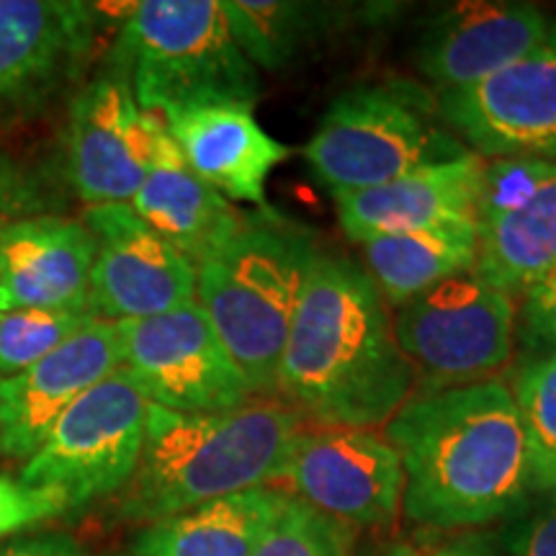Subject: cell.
Here are the masks:
<instances>
[{"instance_id":"obj_1","label":"cell","mask_w":556,"mask_h":556,"mask_svg":"<svg viewBox=\"0 0 556 556\" xmlns=\"http://www.w3.org/2000/svg\"><path fill=\"white\" fill-rule=\"evenodd\" d=\"M384 438L405 471L402 510L417 526L503 523L533 497L526 430L505 381L415 394Z\"/></svg>"},{"instance_id":"obj_2","label":"cell","mask_w":556,"mask_h":556,"mask_svg":"<svg viewBox=\"0 0 556 556\" xmlns=\"http://www.w3.org/2000/svg\"><path fill=\"white\" fill-rule=\"evenodd\" d=\"M413 387L389 307L364 266L317 253L291 319L276 392L319 428L371 430L389 422Z\"/></svg>"},{"instance_id":"obj_3","label":"cell","mask_w":556,"mask_h":556,"mask_svg":"<svg viewBox=\"0 0 556 556\" xmlns=\"http://www.w3.org/2000/svg\"><path fill=\"white\" fill-rule=\"evenodd\" d=\"M302 415L261 400L227 413H173L150 405L135 475L116 495L131 523H157L214 500L281 482Z\"/></svg>"},{"instance_id":"obj_4","label":"cell","mask_w":556,"mask_h":556,"mask_svg":"<svg viewBox=\"0 0 556 556\" xmlns=\"http://www.w3.org/2000/svg\"><path fill=\"white\" fill-rule=\"evenodd\" d=\"M315 235L270 208L197 266V302L253 394L276 392L278 364L312 263Z\"/></svg>"},{"instance_id":"obj_5","label":"cell","mask_w":556,"mask_h":556,"mask_svg":"<svg viewBox=\"0 0 556 556\" xmlns=\"http://www.w3.org/2000/svg\"><path fill=\"white\" fill-rule=\"evenodd\" d=\"M106 70L157 116L206 103L253 106L261 93L258 67L235 41L219 0L131 3Z\"/></svg>"},{"instance_id":"obj_6","label":"cell","mask_w":556,"mask_h":556,"mask_svg":"<svg viewBox=\"0 0 556 556\" xmlns=\"http://www.w3.org/2000/svg\"><path fill=\"white\" fill-rule=\"evenodd\" d=\"M467 155L438 101L413 80L368 83L340 93L304 148L312 176L332 199Z\"/></svg>"},{"instance_id":"obj_7","label":"cell","mask_w":556,"mask_h":556,"mask_svg":"<svg viewBox=\"0 0 556 556\" xmlns=\"http://www.w3.org/2000/svg\"><path fill=\"white\" fill-rule=\"evenodd\" d=\"M392 328L420 394L482 384L516 351V296L467 270L402 304Z\"/></svg>"},{"instance_id":"obj_8","label":"cell","mask_w":556,"mask_h":556,"mask_svg":"<svg viewBox=\"0 0 556 556\" xmlns=\"http://www.w3.org/2000/svg\"><path fill=\"white\" fill-rule=\"evenodd\" d=\"M148 407L144 394L119 368L60 415L18 479L58 492L67 513L119 495L142 454Z\"/></svg>"},{"instance_id":"obj_9","label":"cell","mask_w":556,"mask_h":556,"mask_svg":"<svg viewBox=\"0 0 556 556\" xmlns=\"http://www.w3.org/2000/svg\"><path fill=\"white\" fill-rule=\"evenodd\" d=\"M122 368L150 405L173 413H227L253 400L199 302L165 315L116 323Z\"/></svg>"},{"instance_id":"obj_10","label":"cell","mask_w":556,"mask_h":556,"mask_svg":"<svg viewBox=\"0 0 556 556\" xmlns=\"http://www.w3.org/2000/svg\"><path fill=\"white\" fill-rule=\"evenodd\" d=\"M165 122L139 109L122 75L103 70L67 109L65 180L88 206L129 204L155 160Z\"/></svg>"},{"instance_id":"obj_11","label":"cell","mask_w":556,"mask_h":556,"mask_svg":"<svg viewBox=\"0 0 556 556\" xmlns=\"http://www.w3.org/2000/svg\"><path fill=\"white\" fill-rule=\"evenodd\" d=\"M479 274L520 294L556 263V163L503 157L484 163L477 199Z\"/></svg>"},{"instance_id":"obj_12","label":"cell","mask_w":556,"mask_h":556,"mask_svg":"<svg viewBox=\"0 0 556 556\" xmlns=\"http://www.w3.org/2000/svg\"><path fill=\"white\" fill-rule=\"evenodd\" d=\"M435 101L471 155L556 163V24L528 58Z\"/></svg>"},{"instance_id":"obj_13","label":"cell","mask_w":556,"mask_h":556,"mask_svg":"<svg viewBox=\"0 0 556 556\" xmlns=\"http://www.w3.org/2000/svg\"><path fill=\"white\" fill-rule=\"evenodd\" d=\"M101 5L0 0V124L37 114L86 73Z\"/></svg>"},{"instance_id":"obj_14","label":"cell","mask_w":556,"mask_h":556,"mask_svg":"<svg viewBox=\"0 0 556 556\" xmlns=\"http://www.w3.org/2000/svg\"><path fill=\"white\" fill-rule=\"evenodd\" d=\"M281 479L299 503L348 528L389 526L402 510L405 471L400 454L374 430H302Z\"/></svg>"},{"instance_id":"obj_15","label":"cell","mask_w":556,"mask_h":556,"mask_svg":"<svg viewBox=\"0 0 556 556\" xmlns=\"http://www.w3.org/2000/svg\"><path fill=\"white\" fill-rule=\"evenodd\" d=\"M96 240L90 309L106 323L165 315L197 302V266L144 225L129 204L88 206Z\"/></svg>"},{"instance_id":"obj_16","label":"cell","mask_w":556,"mask_h":556,"mask_svg":"<svg viewBox=\"0 0 556 556\" xmlns=\"http://www.w3.org/2000/svg\"><path fill=\"white\" fill-rule=\"evenodd\" d=\"M554 24L528 3H454L422 26L415 65L435 93L469 88L528 58L548 39Z\"/></svg>"},{"instance_id":"obj_17","label":"cell","mask_w":556,"mask_h":556,"mask_svg":"<svg viewBox=\"0 0 556 556\" xmlns=\"http://www.w3.org/2000/svg\"><path fill=\"white\" fill-rule=\"evenodd\" d=\"M119 368V330L93 319L47 358L0 381V456L26 462L60 415Z\"/></svg>"},{"instance_id":"obj_18","label":"cell","mask_w":556,"mask_h":556,"mask_svg":"<svg viewBox=\"0 0 556 556\" xmlns=\"http://www.w3.org/2000/svg\"><path fill=\"white\" fill-rule=\"evenodd\" d=\"M93 258L96 240L83 219L13 222L0 229V312L90 309Z\"/></svg>"},{"instance_id":"obj_19","label":"cell","mask_w":556,"mask_h":556,"mask_svg":"<svg viewBox=\"0 0 556 556\" xmlns=\"http://www.w3.org/2000/svg\"><path fill=\"white\" fill-rule=\"evenodd\" d=\"M165 129L186 165L229 201L266 206V180L291 155L245 103H206L170 111Z\"/></svg>"},{"instance_id":"obj_20","label":"cell","mask_w":556,"mask_h":556,"mask_svg":"<svg viewBox=\"0 0 556 556\" xmlns=\"http://www.w3.org/2000/svg\"><path fill=\"white\" fill-rule=\"evenodd\" d=\"M482 157L467 155L336 199L338 222L353 242L443 225L475 222Z\"/></svg>"},{"instance_id":"obj_21","label":"cell","mask_w":556,"mask_h":556,"mask_svg":"<svg viewBox=\"0 0 556 556\" xmlns=\"http://www.w3.org/2000/svg\"><path fill=\"white\" fill-rule=\"evenodd\" d=\"M129 206L193 266L217 255L245 225V214L186 165L165 127L148 178Z\"/></svg>"},{"instance_id":"obj_22","label":"cell","mask_w":556,"mask_h":556,"mask_svg":"<svg viewBox=\"0 0 556 556\" xmlns=\"http://www.w3.org/2000/svg\"><path fill=\"white\" fill-rule=\"evenodd\" d=\"M287 492L258 486L144 526L135 556H253L274 523Z\"/></svg>"},{"instance_id":"obj_23","label":"cell","mask_w":556,"mask_h":556,"mask_svg":"<svg viewBox=\"0 0 556 556\" xmlns=\"http://www.w3.org/2000/svg\"><path fill=\"white\" fill-rule=\"evenodd\" d=\"M475 261V222H443L364 242V270L387 307L394 309L441 281L467 274Z\"/></svg>"},{"instance_id":"obj_24","label":"cell","mask_w":556,"mask_h":556,"mask_svg":"<svg viewBox=\"0 0 556 556\" xmlns=\"http://www.w3.org/2000/svg\"><path fill=\"white\" fill-rule=\"evenodd\" d=\"M242 54L263 70H283L336 29L340 9L299 0H219Z\"/></svg>"},{"instance_id":"obj_25","label":"cell","mask_w":556,"mask_h":556,"mask_svg":"<svg viewBox=\"0 0 556 556\" xmlns=\"http://www.w3.org/2000/svg\"><path fill=\"white\" fill-rule=\"evenodd\" d=\"M507 387L526 430L533 495L552 492L556 490V356L523 361Z\"/></svg>"},{"instance_id":"obj_26","label":"cell","mask_w":556,"mask_h":556,"mask_svg":"<svg viewBox=\"0 0 556 556\" xmlns=\"http://www.w3.org/2000/svg\"><path fill=\"white\" fill-rule=\"evenodd\" d=\"M93 319L90 309L0 312V379L16 377L78 336Z\"/></svg>"},{"instance_id":"obj_27","label":"cell","mask_w":556,"mask_h":556,"mask_svg":"<svg viewBox=\"0 0 556 556\" xmlns=\"http://www.w3.org/2000/svg\"><path fill=\"white\" fill-rule=\"evenodd\" d=\"M351 528L287 497L253 556H351Z\"/></svg>"},{"instance_id":"obj_28","label":"cell","mask_w":556,"mask_h":556,"mask_svg":"<svg viewBox=\"0 0 556 556\" xmlns=\"http://www.w3.org/2000/svg\"><path fill=\"white\" fill-rule=\"evenodd\" d=\"M484 539L497 556H556V490L533 495Z\"/></svg>"},{"instance_id":"obj_29","label":"cell","mask_w":556,"mask_h":556,"mask_svg":"<svg viewBox=\"0 0 556 556\" xmlns=\"http://www.w3.org/2000/svg\"><path fill=\"white\" fill-rule=\"evenodd\" d=\"M516 343L526 361L556 356V263L539 276L516 304Z\"/></svg>"},{"instance_id":"obj_30","label":"cell","mask_w":556,"mask_h":556,"mask_svg":"<svg viewBox=\"0 0 556 556\" xmlns=\"http://www.w3.org/2000/svg\"><path fill=\"white\" fill-rule=\"evenodd\" d=\"M52 206L54 197L45 173L9 152H0V229L50 214Z\"/></svg>"},{"instance_id":"obj_31","label":"cell","mask_w":556,"mask_h":556,"mask_svg":"<svg viewBox=\"0 0 556 556\" xmlns=\"http://www.w3.org/2000/svg\"><path fill=\"white\" fill-rule=\"evenodd\" d=\"M67 513V503L58 492L39 490L21 479L0 475V539L26 531Z\"/></svg>"},{"instance_id":"obj_32","label":"cell","mask_w":556,"mask_h":556,"mask_svg":"<svg viewBox=\"0 0 556 556\" xmlns=\"http://www.w3.org/2000/svg\"><path fill=\"white\" fill-rule=\"evenodd\" d=\"M381 556H497L486 544L484 533L448 541H402L389 546Z\"/></svg>"},{"instance_id":"obj_33","label":"cell","mask_w":556,"mask_h":556,"mask_svg":"<svg viewBox=\"0 0 556 556\" xmlns=\"http://www.w3.org/2000/svg\"><path fill=\"white\" fill-rule=\"evenodd\" d=\"M0 556H90L67 533H41V536L13 539L0 546Z\"/></svg>"},{"instance_id":"obj_34","label":"cell","mask_w":556,"mask_h":556,"mask_svg":"<svg viewBox=\"0 0 556 556\" xmlns=\"http://www.w3.org/2000/svg\"><path fill=\"white\" fill-rule=\"evenodd\" d=\"M0 381H3V379H0Z\"/></svg>"}]
</instances>
